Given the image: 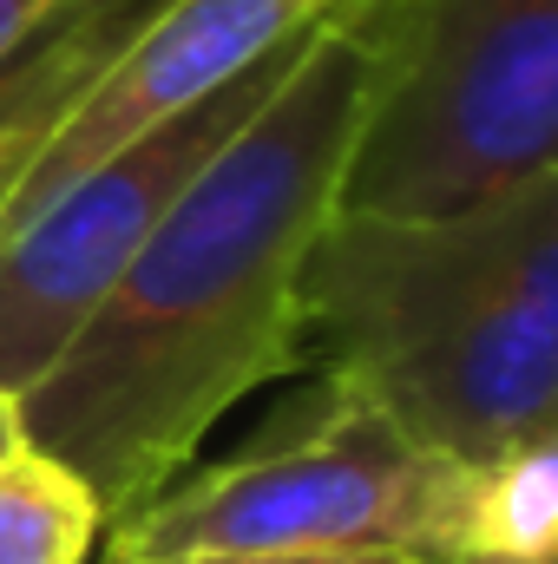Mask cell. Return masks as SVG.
Listing matches in <instances>:
<instances>
[{"instance_id":"obj_8","label":"cell","mask_w":558,"mask_h":564,"mask_svg":"<svg viewBox=\"0 0 558 564\" xmlns=\"http://www.w3.org/2000/svg\"><path fill=\"white\" fill-rule=\"evenodd\" d=\"M106 512L60 459L20 446L0 459V564H93Z\"/></svg>"},{"instance_id":"obj_5","label":"cell","mask_w":558,"mask_h":564,"mask_svg":"<svg viewBox=\"0 0 558 564\" xmlns=\"http://www.w3.org/2000/svg\"><path fill=\"white\" fill-rule=\"evenodd\" d=\"M315 33L277 46L250 73L204 93L197 106L144 126L139 139H126L106 158H93L79 177H66L40 210H26L0 237V394L20 401L60 361V348L79 335V322L99 308V295L144 250V237L164 224V210L250 126V112L289 79V66L309 53Z\"/></svg>"},{"instance_id":"obj_4","label":"cell","mask_w":558,"mask_h":564,"mask_svg":"<svg viewBox=\"0 0 558 564\" xmlns=\"http://www.w3.org/2000/svg\"><path fill=\"white\" fill-rule=\"evenodd\" d=\"M473 459L408 440L362 394L329 388L250 453L171 479L151 506L106 525L112 552L257 558V552H408L453 564Z\"/></svg>"},{"instance_id":"obj_6","label":"cell","mask_w":558,"mask_h":564,"mask_svg":"<svg viewBox=\"0 0 558 564\" xmlns=\"http://www.w3.org/2000/svg\"><path fill=\"white\" fill-rule=\"evenodd\" d=\"M342 7L348 0H164L132 33V46L99 73V86L73 106L60 139L46 144V158L26 171L13 210L0 217V237L26 210H40L66 177H79L93 158L119 151L126 139H139L144 126H158L184 106H197L204 93L250 73L257 59H270L289 40L315 33Z\"/></svg>"},{"instance_id":"obj_12","label":"cell","mask_w":558,"mask_h":564,"mask_svg":"<svg viewBox=\"0 0 558 564\" xmlns=\"http://www.w3.org/2000/svg\"><path fill=\"white\" fill-rule=\"evenodd\" d=\"M99 564H184V558H144V552H112V545H106Z\"/></svg>"},{"instance_id":"obj_1","label":"cell","mask_w":558,"mask_h":564,"mask_svg":"<svg viewBox=\"0 0 558 564\" xmlns=\"http://www.w3.org/2000/svg\"><path fill=\"white\" fill-rule=\"evenodd\" d=\"M368 93L375 46L348 0L13 401L20 440L86 479L106 525L184 479L244 394L302 368L296 276L342 204Z\"/></svg>"},{"instance_id":"obj_10","label":"cell","mask_w":558,"mask_h":564,"mask_svg":"<svg viewBox=\"0 0 558 564\" xmlns=\"http://www.w3.org/2000/svg\"><path fill=\"white\" fill-rule=\"evenodd\" d=\"M197 564H420L408 552H257V558H197Z\"/></svg>"},{"instance_id":"obj_9","label":"cell","mask_w":558,"mask_h":564,"mask_svg":"<svg viewBox=\"0 0 558 564\" xmlns=\"http://www.w3.org/2000/svg\"><path fill=\"white\" fill-rule=\"evenodd\" d=\"M60 7H66V0H0V66H7Z\"/></svg>"},{"instance_id":"obj_2","label":"cell","mask_w":558,"mask_h":564,"mask_svg":"<svg viewBox=\"0 0 558 564\" xmlns=\"http://www.w3.org/2000/svg\"><path fill=\"white\" fill-rule=\"evenodd\" d=\"M302 368L447 459L558 433V171L453 217L342 210L302 276Z\"/></svg>"},{"instance_id":"obj_3","label":"cell","mask_w":558,"mask_h":564,"mask_svg":"<svg viewBox=\"0 0 558 564\" xmlns=\"http://www.w3.org/2000/svg\"><path fill=\"white\" fill-rule=\"evenodd\" d=\"M375 46L342 210L453 217L558 171V0H355Z\"/></svg>"},{"instance_id":"obj_11","label":"cell","mask_w":558,"mask_h":564,"mask_svg":"<svg viewBox=\"0 0 558 564\" xmlns=\"http://www.w3.org/2000/svg\"><path fill=\"white\" fill-rule=\"evenodd\" d=\"M26 440H20V408H13V394H0V459H13Z\"/></svg>"},{"instance_id":"obj_7","label":"cell","mask_w":558,"mask_h":564,"mask_svg":"<svg viewBox=\"0 0 558 564\" xmlns=\"http://www.w3.org/2000/svg\"><path fill=\"white\" fill-rule=\"evenodd\" d=\"M558 552V433L473 459L453 564H552Z\"/></svg>"}]
</instances>
